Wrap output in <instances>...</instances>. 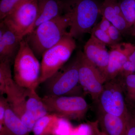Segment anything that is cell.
<instances>
[{
	"instance_id": "d6986e66",
	"label": "cell",
	"mask_w": 135,
	"mask_h": 135,
	"mask_svg": "<svg viewBox=\"0 0 135 135\" xmlns=\"http://www.w3.org/2000/svg\"><path fill=\"white\" fill-rule=\"evenodd\" d=\"M59 117L49 113L36 121L33 128L34 135L53 134Z\"/></svg>"
},
{
	"instance_id": "836d02e7",
	"label": "cell",
	"mask_w": 135,
	"mask_h": 135,
	"mask_svg": "<svg viewBox=\"0 0 135 135\" xmlns=\"http://www.w3.org/2000/svg\"><path fill=\"white\" fill-rule=\"evenodd\" d=\"M128 60L135 63V50L129 56Z\"/></svg>"
},
{
	"instance_id": "9a60e30c",
	"label": "cell",
	"mask_w": 135,
	"mask_h": 135,
	"mask_svg": "<svg viewBox=\"0 0 135 135\" xmlns=\"http://www.w3.org/2000/svg\"><path fill=\"white\" fill-rule=\"evenodd\" d=\"M128 119L98 110L97 120L99 128L107 135H126Z\"/></svg>"
},
{
	"instance_id": "7c38bea8",
	"label": "cell",
	"mask_w": 135,
	"mask_h": 135,
	"mask_svg": "<svg viewBox=\"0 0 135 135\" xmlns=\"http://www.w3.org/2000/svg\"><path fill=\"white\" fill-rule=\"evenodd\" d=\"M83 53L88 60L97 68L105 80L109 59V52L106 44L91 35L84 46Z\"/></svg>"
},
{
	"instance_id": "8fae6325",
	"label": "cell",
	"mask_w": 135,
	"mask_h": 135,
	"mask_svg": "<svg viewBox=\"0 0 135 135\" xmlns=\"http://www.w3.org/2000/svg\"><path fill=\"white\" fill-rule=\"evenodd\" d=\"M111 47L105 75L106 81L119 75L123 65L128 60L129 56L135 50V46L129 43H118Z\"/></svg>"
},
{
	"instance_id": "6da1fadb",
	"label": "cell",
	"mask_w": 135,
	"mask_h": 135,
	"mask_svg": "<svg viewBox=\"0 0 135 135\" xmlns=\"http://www.w3.org/2000/svg\"><path fill=\"white\" fill-rule=\"evenodd\" d=\"M70 26L68 16L65 14L44 22L25 37V40L37 57L55 45L68 34Z\"/></svg>"
},
{
	"instance_id": "ac0fdd59",
	"label": "cell",
	"mask_w": 135,
	"mask_h": 135,
	"mask_svg": "<svg viewBox=\"0 0 135 135\" xmlns=\"http://www.w3.org/2000/svg\"><path fill=\"white\" fill-rule=\"evenodd\" d=\"M26 107L28 112L35 122L49 113L42 98L39 96L35 89H27Z\"/></svg>"
},
{
	"instance_id": "8992f818",
	"label": "cell",
	"mask_w": 135,
	"mask_h": 135,
	"mask_svg": "<svg viewBox=\"0 0 135 135\" xmlns=\"http://www.w3.org/2000/svg\"><path fill=\"white\" fill-rule=\"evenodd\" d=\"M49 113L68 120H80L84 118L88 109L86 101L78 96L46 95L42 97Z\"/></svg>"
},
{
	"instance_id": "30bf717a",
	"label": "cell",
	"mask_w": 135,
	"mask_h": 135,
	"mask_svg": "<svg viewBox=\"0 0 135 135\" xmlns=\"http://www.w3.org/2000/svg\"><path fill=\"white\" fill-rule=\"evenodd\" d=\"M5 95L10 109L22 120L29 132L32 131L35 121L27 109V89L20 86L12 79L7 83Z\"/></svg>"
},
{
	"instance_id": "4316f807",
	"label": "cell",
	"mask_w": 135,
	"mask_h": 135,
	"mask_svg": "<svg viewBox=\"0 0 135 135\" xmlns=\"http://www.w3.org/2000/svg\"><path fill=\"white\" fill-rule=\"evenodd\" d=\"M134 73H135V63L128 60L123 65L119 75L125 77Z\"/></svg>"
},
{
	"instance_id": "ba28073f",
	"label": "cell",
	"mask_w": 135,
	"mask_h": 135,
	"mask_svg": "<svg viewBox=\"0 0 135 135\" xmlns=\"http://www.w3.org/2000/svg\"><path fill=\"white\" fill-rule=\"evenodd\" d=\"M79 62V81L81 86L90 95L93 101L97 103L106 81L97 68L80 52L77 55Z\"/></svg>"
},
{
	"instance_id": "83f0119b",
	"label": "cell",
	"mask_w": 135,
	"mask_h": 135,
	"mask_svg": "<svg viewBox=\"0 0 135 135\" xmlns=\"http://www.w3.org/2000/svg\"><path fill=\"white\" fill-rule=\"evenodd\" d=\"M123 77L126 93L135 88V73L131 74Z\"/></svg>"
},
{
	"instance_id": "e575fe53",
	"label": "cell",
	"mask_w": 135,
	"mask_h": 135,
	"mask_svg": "<svg viewBox=\"0 0 135 135\" xmlns=\"http://www.w3.org/2000/svg\"><path fill=\"white\" fill-rule=\"evenodd\" d=\"M130 112L131 114V115H132L133 118L135 119V109H134V110H133V112L132 113L130 112Z\"/></svg>"
},
{
	"instance_id": "484cf974",
	"label": "cell",
	"mask_w": 135,
	"mask_h": 135,
	"mask_svg": "<svg viewBox=\"0 0 135 135\" xmlns=\"http://www.w3.org/2000/svg\"><path fill=\"white\" fill-rule=\"evenodd\" d=\"M107 32L114 45L119 43L121 39V32L118 28L112 24Z\"/></svg>"
},
{
	"instance_id": "e0dca14e",
	"label": "cell",
	"mask_w": 135,
	"mask_h": 135,
	"mask_svg": "<svg viewBox=\"0 0 135 135\" xmlns=\"http://www.w3.org/2000/svg\"><path fill=\"white\" fill-rule=\"evenodd\" d=\"M118 1L104 0L100 7V13L122 32L129 27L123 16L118 14L114 8V4Z\"/></svg>"
},
{
	"instance_id": "9c48e42d",
	"label": "cell",
	"mask_w": 135,
	"mask_h": 135,
	"mask_svg": "<svg viewBox=\"0 0 135 135\" xmlns=\"http://www.w3.org/2000/svg\"><path fill=\"white\" fill-rule=\"evenodd\" d=\"M38 9V0H32L20 6L2 21L24 38L36 20Z\"/></svg>"
},
{
	"instance_id": "44dd1931",
	"label": "cell",
	"mask_w": 135,
	"mask_h": 135,
	"mask_svg": "<svg viewBox=\"0 0 135 135\" xmlns=\"http://www.w3.org/2000/svg\"><path fill=\"white\" fill-rule=\"evenodd\" d=\"M134 0H122L119 2L122 16L129 28L135 23V11L134 8Z\"/></svg>"
},
{
	"instance_id": "f546056e",
	"label": "cell",
	"mask_w": 135,
	"mask_h": 135,
	"mask_svg": "<svg viewBox=\"0 0 135 135\" xmlns=\"http://www.w3.org/2000/svg\"><path fill=\"white\" fill-rule=\"evenodd\" d=\"M126 135H135V119L130 113L127 123Z\"/></svg>"
},
{
	"instance_id": "8d00e7d4",
	"label": "cell",
	"mask_w": 135,
	"mask_h": 135,
	"mask_svg": "<svg viewBox=\"0 0 135 135\" xmlns=\"http://www.w3.org/2000/svg\"><path fill=\"white\" fill-rule=\"evenodd\" d=\"M134 8L135 11V0H134Z\"/></svg>"
},
{
	"instance_id": "4dcf8cb0",
	"label": "cell",
	"mask_w": 135,
	"mask_h": 135,
	"mask_svg": "<svg viewBox=\"0 0 135 135\" xmlns=\"http://www.w3.org/2000/svg\"><path fill=\"white\" fill-rule=\"evenodd\" d=\"M126 101L127 106L128 105L135 109V88L126 93Z\"/></svg>"
},
{
	"instance_id": "52a82bcc",
	"label": "cell",
	"mask_w": 135,
	"mask_h": 135,
	"mask_svg": "<svg viewBox=\"0 0 135 135\" xmlns=\"http://www.w3.org/2000/svg\"><path fill=\"white\" fill-rule=\"evenodd\" d=\"M79 62L77 57L67 65L64 66L47 80L46 89L48 95L65 96L79 84Z\"/></svg>"
},
{
	"instance_id": "ffe728a7",
	"label": "cell",
	"mask_w": 135,
	"mask_h": 135,
	"mask_svg": "<svg viewBox=\"0 0 135 135\" xmlns=\"http://www.w3.org/2000/svg\"><path fill=\"white\" fill-rule=\"evenodd\" d=\"M11 63L9 60L1 61L0 63V94L5 95L6 85L12 79Z\"/></svg>"
},
{
	"instance_id": "d6a6232c",
	"label": "cell",
	"mask_w": 135,
	"mask_h": 135,
	"mask_svg": "<svg viewBox=\"0 0 135 135\" xmlns=\"http://www.w3.org/2000/svg\"><path fill=\"white\" fill-rule=\"evenodd\" d=\"M111 25H112V24L110 21H109L105 18L103 17L101 22H99L97 26L101 30L107 32Z\"/></svg>"
},
{
	"instance_id": "d4e9b609",
	"label": "cell",
	"mask_w": 135,
	"mask_h": 135,
	"mask_svg": "<svg viewBox=\"0 0 135 135\" xmlns=\"http://www.w3.org/2000/svg\"><path fill=\"white\" fill-rule=\"evenodd\" d=\"M70 135H93V133L91 126L88 123L73 128Z\"/></svg>"
},
{
	"instance_id": "7402d4cb",
	"label": "cell",
	"mask_w": 135,
	"mask_h": 135,
	"mask_svg": "<svg viewBox=\"0 0 135 135\" xmlns=\"http://www.w3.org/2000/svg\"><path fill=\"white\" fill-rule=\"evenodd\" d=\"M32 0H1L0 2V19L3 20L17 8Z\"/></svg>"
},
{
	"instance_id": "2e32d148",
	"label": "cell",
	"mask_w": 135,
	"mask_h": 135,
	"mask_svg": "<svg viewBox=\"0 0 135 135\" xmlns=\"http://www.w3.org/2000/svg\"><path fill=\"white\" fill-rule=\"evenodd\" d=\"M0 132L1 135H29L27 128L10 109L9 104L3 125H0Z\"/></svg>"
},
{
	"instance_id": "7a4b0ae2",
	"label": "cell",
	"mask_w": 135,
	"mask_h": 135,
	"mask_svg": "<svg viewBox=\"0 0 135 135\" xmlns=\"http://www.w3.org/2000/svg\"><path fill=\"white\" fill-rule=\"evenodd\" d=\"M64 3V12L70 21L68 34L73 38L90 31L101 14L97 0H71Z\"/></svg>"
},
{
	"instance_id": "1f68e13d",
	"label": "cell",
	"mask_w": 135,
	"mask_h": 135,
	"mask_svg": "<svg viewBox=\"0 0 135 135\" xmlns=\"http://www.w3.org/2000/svg\"><path fill=\"white\" fill-rule=\"evenodd\" d=\"M88 123L92 128L93 135H107L100 129L97 120L95 121L89 122Z\"/></svg>"
},
{
	"instance_id": "4fadbf2b",
	"label": "cell",
	"mask_w": 135,
	"mask_h": 135,
	"mask_svg": "<svg viewBox=\"0 0 135 135\" xmlns=\"http://www.w3.org/2000/svg\"><path fill=\"white\" fill-rule=\"evenodd\" d=\"M23 38L1 21L0 24V61L11 62L18 52L20 43Z\"/></svg>"
},
{
	"instance_id": "d590c367",
	"label": "cell",
	"mask_w": 135,
	"mask_h": 135,
	"mask_svg": "<svg viewBox=\"0 0 135 135\" xmlns=\"http://www.w3.org/2000/svg\"><path fill=\"white\" fill-rule=\"evenodd\" d=\"M134 32H133V34H134V35L135 36V23L134 24Z\"/></svg>"
},
{
	"instance_id": "3957f363",
	"label": "cell",
	"mask_w": 135,
	"mask_h": 135,
	"mask_svg": "<svg viewBox=\"0 0 135 135\" xmlns=\"http://www.w3.org/2000/svg\"><path fill=\"white\" fill-rule=\"evenodd\" d=\"M14 79L20 86L36 90L40 85L41 63L24 38L14 59Z\"/></svg>"
},
{
	"instance_id": "5b68a950",
	"label": "cell",
	"mask_w": 135,
	"mask_h": 135,
	"mask_svg": "<svg viewBox=\"0 0 135 135\" xmlns=\"http://www.w3.org/2000/svg\"><path fill=\"white\" fill-rule=\"evenodd\" d=\"M74 38L68 34L42 56L39 84L44 83L65 65L76 48Z\"/></svg>"
},
{
	"instance_id": "cb8c5ba5",
	"label": "cell",
	"mask_w": 135,
	"mask_h": 135,
	"mask_svg": "<svg viewBox=\"0 0 135 135\" xmlns=\"http://www.w3.org/2000/svg\"><path fill=\"white\" fill-rule=\"evenodd\" d=\"M92 35L106 45L107 44L110 46L114 45L107 32L101 30L97 26L92 29Z\"/></svg>"
},
{
	"instance_id": "277c9868",
	"label": "cell",
	"mask_w": 135,
	"mask_h": 135,
	"mask_svg": "<svg viewBox=\"0 0 135 135\" xmlns=\"http://www.w3.org/2000/svg\"><path fill=\"white\" fill-rule=\"evenodd\" d=\"M97 103L100 110L128 119L130 113L126 103L124 77L119 75L105 82Z\"/></svg>"
},
{
	"instance_id": "603a6c76",
	"label": "cell",
	"mask_w": 135,
	"mask_h": 135,
	"mask_svg": "<svg viewBox=\"0 0 135 135\" xmlns=\"http://www.w3.org/2000/svg\"><path fill=\"white\" fill-rule=\"evenodd\" d=\"M73 128L69 120L65 118H59L53 132V135H70Z\"/></svg>"
},
{
	"instance_id": "5bb4252c",
	"label": "cell",
	"mask_w": 135,
	"mask_h": 135,
	"mask_svg": "<svg viewBox=\"0 0 135 135\" xmlns=\"http://www.w3.org/2000/svg\"><path fill=\"white\" fill-rule=\"evenodd\" d=\"M38 6L36 20L28 34L42 23L63 15L64 10V3L60 0H38Z\"/></svg>"
},
{
	"instance_id": "f1b7e54d",
	"label": "cell",
	"mask_w": 135,
	"mask_h": 135,
	"mask_svg": "<svg viewBox=\"0 0 135 135\" xmlns=\"http://www.w3.org/2000/svg\"><path fill=\"white\" fill-rule=\"evenodd\" d=\"M7 98L1 95L0 96V125L2 126L4 121L6 110L8 106Z\"/></svg>"
}]
</instances>
